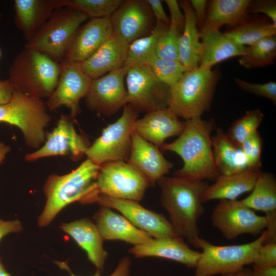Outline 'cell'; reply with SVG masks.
<instances>
[{
    "instance_id": "cell-1",
    "label": "cell",
    "mask_w": 276,
    "mask_h": 276,
    "mask_svg": "<svg viewBox=\"0 0 276 276\" xmlns=\"http://www.w3.org/2000/svg\"><path fill=\"white\" fill-rule=\"evenodd\" d=\"M160 201L177 235L197 248L199 236L198 221L204 213L201 196L209 185L173 176H164L157 182Z\"/></svg>"
},
{
    "instance_id": "cell-2",
    "label": "cell",
    "mask_w": 276,
    "mask_h": 276,
    "mask_svg": "<svg viewBox=\"0 0 276 276\" xmlns=\"http://www.w3.org/2000/svg\"><path fill=\"white\" fill-rule=\"evenodd\" d=\"M181 134L173 142L160 148L175 153L182 159V167L174 176L194 181L214 180L219 175L216 168L212 146L213 120L201 117L186 120Z\"/></svg>"
},
{
    "instance_id": "cell-3",
    "label": "cell",
    "mask_w": 276,
    "mask_h": 276,
    "mask_svg": "<svg viewBox=\"0 0 276 276\" xmlns=\"http://www.w3.org/2000/svg\"><path fill=\"white\" fill-rule=\"evenodd\" d=\"M100 167L86 158L68 173L49 176L43 188L45 203L38 217V226L49 225L63 209L73 202L94 203L98 195L96 179Z\"/></svg>"
},
{
    "instance_id": "cell-4",
    "label": "cell",
    "mask_w": 276,
    "mask_h": 276,
    "mask_svg": "<svg viewBox=\"0 0 276 276\" xmlns=\"http://www.w3.org/2000/svg\"><path fill=\"white\" fill-rule=\"evenodd\" d=\"M8 73L7 80L15 91L42 100L55 90L60 65L45 55L25 47L13 59Z\"/></svg>"
},
{
    "instance_id": "cell-5",
    "label": "cell",
    "mask_w": 276,
    "mask_h": 276,
    "mask_svg": "<svg viewBox=\"0 0 276 276\" xmlns=\"http://www.w3.org/2000/svg\"><path fill=\"white\" fill-rule=\"evenodd\" d=\"M219 77L217 71L201 65L185 71L169 88L168 107L185 120L201 117L210 108Z\"/></svg>"
},
{
    "instance_id": "cell-6",
    "label": "cell",
    "mask_w": 276,
    "mask_h": 276,
    "mask_svg": "<svg viewBox=\"0 0 276 276\" xmlns=\"http://www.w3.org/2000/svg\"><path fill=\"white\" fill-rule=\"evenodd\" d=\"M42 99L14 91L7 103L0 105V123L17 127L27 146L39 149L45 140V129L52 120Z\"/></svg>"
},
{
    "instance_id": "cell-7",
    "label": "cell",
    "mask_w": 276,
    "mask_h": 276,
    "mask_svg": "<svg viewBox=\"0 0 276 276\" xmlns=\"http://www.w3.org/2000/svg\"><path fill=\"white\" fill-rule=\"evenodd\" d=\"M264 239V231L255 240L241 244L217 245L200 238L197 248L201 251L194 276L222 275L252 264Z\"/></svg>"
},
{
    "instance_id": "cell-8",
    "label": "cell",
    "mask_w": 276,
    "mask_h": 276,
    "mask_svg": "<svg viewBox=\"0 0 276 276\" xmlns=\"http://www.w3.org/2000/svg\"><path fill=\"white\" fill-rule=\"evenodd\" d=\"M87 16L72 8L64 7L55 10L25 47L35 50L60 62L81 24Z\"/></svg>"
},
{
    "instance_id": "cell-9",
    "label": "cell",
    "mask_w": 276,
    "mask_h": 276,
    "mask_svg": "<svg viewBox=\"0 0 276 276\" xmlns=\"http://www.w3.org/2000/svg\"><path fill=\"white\" fill-rule=\"evenodd\" d=\"M139 113L129 104L124 106L120 117L105 127L101 135L87 148V158L99 166L107 162L126 161L130 151L133 125Z\"/></svg>"
},
{
    "instance_id": "cell-10",
    "label": "cell",
    "mask_w": 276,
    "mask_h": 276,
    "mask_svg": "<svg viewBox=\"0 0 276 276\" xmlns=\"http://www.w3.org/2000/svg\"><path fill=\"white\" fill-rule=\"evenodd\" d=\"M96 187L98 195L139 202L150 186L135 168L126 161L119 160L100 165Z\"/></svg>"
},
{
    "instance_id": "cell-11",
    "label": "cell",
    "mask_w": 276,
    "mask_h": 276,
    "mask_svg": "<svg viewBox=\"0 0 276 276\" xmlns=\"http://www.w3.org/2000/svg\"><path fill=\"white\" fill-rule=\"evenodd\" d=\"M126 83L128 104L139 112H150L168 107L169 87L159 80L148 65L129 67Z\"/></svg>"
},
{
    "instance_id": "cell-12",
    "label": "cell",
    "mask_w": 276,
    "mask_h": 276,
    "mask_svg": "<svg viewBox=\"0 0 276 276\" xmlns=\"http://www.w3.org/2000/svg\"><path fill=\"white\" fill-rule=\"evenodd\" d=\"M211 219L213 226L227 239L244 234L260 235L267 225L265 216L257 215L238 199L220 200L212 211Z\"/></svg>"
},
{
    "instance_id": "cell-13",
    "label": "cell",
    "mask_w": 276,
    "mask_h": 276,
    "mask_svg": "<svg viewBox=\"0 0 276 276\" xmlns=\"http://www.w3.org/2000/svg\"><path fill=\"white\" fill-rule=\"evenodd\" d=\"M94 203L115 210L153 238L179 237L164 215L144 207L138 201L99 194Z\"/></svg>"
},
{
    "instance_id": "cell-14",
    "label": "cell",
    "mask_w": 276,
    "mask_h": 276,
    "mask_svg": "<svg viewBox=\"0 0 276 276\" xmlns=\"http://www.w3.org/2000/svg\"><path fill=\"white\" fill-rule=\"evenodd\" d=\"M127 70L123 66L93 79L85 97L88 108L99 114L109 117L127 105L128 96L124 84Z\"/></svg>"
},
{
    "instance_id": "cell-15",
    "label": "cell",
    "mask_w": 276,
    "mask_h": 276,
    "mask_svg": "<svg viewBox=\"0 0 276 276\" xmlns=\"http://www.w3.org/2000/svg\"><path fill=\"white\" fill-rule=\"evenodd\" d=\"M89 145L76 131L71 118L61 114L56 126L45 134L43 144L36 151L26 154L27 162H34L52 156H66L74 161L79 160Z\"/></svg>"
},
{
    "instance_id": "cell-16",
    "label": "cell",
    "mask_w": 276,
    "mask_h": 276,
    "mask_svg": "<svg viewBox=\"0 0 276 276\" xmlns=\"http://www.w3.org/2000/svg\"><path fill=\"white\" fill-rule=\"evenodd\" d=\"M59 63L60 74L58 83L45 104L50 111L64 106L69 109L71 117L75 118L80 112V101L86 96L93 79L77 64L65 60Z\"/></svg>"
},
{
    "instance_id": "cell-17",
    "label": "cell",
    "mask_w": 276,
    "mask_h": 276,
    "mask_svg": "<svg viewBox=\"0 0 276 276\" xmlns=\"http://www.w3.org/2000/svg\"><path fill=\"white\" fill-rule=\"evenodd\" d=\"M153 17L147 0L123 1L109 18L112 34L129 45L152 30Z\"/></svg>"
},
{
    "instance_id": "cell-18",
    "label": "cell",
    "mask_w": 276,
    "mask_h": 276,
    "mask_svg": "<svg viewBox=\"0 0 276 276\" xmlns=\"http://www.w3.org/2000/svg\"><path fill=\"white\" fill-rule=\"evenodd\" d=\"M112 34L109 18H90L75 34L64 60L80 64L91 56Z\"/></svg>"
},
{
    "instance_id": "cell-19",
    "label": "cell",
    "mask_w": 276,
    "mask_h": 276,
    "mask_svg": "<svg viewBox=\"0 0 276 276\" xmlns=\"http://www.w3.org/2000/svg\"><path fill=\"white\" fill-rule=\"evenodd\" d=\"M126 162L142 173L151 187L165 176L173 167L172 163L165 157L158 147L133 131L130 151Z\"/></svg>"
},
{
    "instance_id": "cell-20",
    "label": "cell",
    "mask_w": 276,
    "mask_h": 276,
    "mask_svg": "<svg viewBox=\"0 0 276 276\" xmlns=\"http://www.w3.org/2000/svg\"><path fill=\"white\" fill-rule=\"evenodd\" d=\"M129 252L136 258H158L195 268L200 252L192 249L180 237L152 238L147 243L132 246Z\"/></svg>"
},
{
    "instance_id": "cell-21",
    "label": "cell",
    "mask_w": 276,
    "mask_h": 276,
    "mask_svg": "<svg viewBox=\"0 0 276 276\" xmlns=\"http://www.w3.org/2000/svg\"><path fill=\"white\" fill-rule=\"evenodd\" d=\"M93 221L104 241H120L135 246L153 238L123 215L108 207L100 206L93 216Z\"/></svg>"
},
{
    "instance_id": "cell-22",
    "label": "cell",
    "mask_w": 276,
    "mask_h": 276,
    "mask_svg": "<svg viewBox=\"0 0 276 276\" xmlns=\"http://www.w3.org/2000/svg\"><path fill=\"white\" fill-rule=\"evenodd\" d=\"M184 122L168 107L146 113L137 119L133 131L139 136L160 148L170 137L178 136L184 128Z\"/></svg>"
},
{
    "instance_id": "cell-23",
    "label": "cell",
    "mask_w": 276,
    "mask_h": 276,
    "mask_svg": "<svg viewBox=\"0 0 276 276\" xmlns=\"http://www.w3.org/2000/svg\"><path fill=\"white\" fill-rule=\"evenodd\" d=\"M61 229L68 235L86 254L88 260L101 272L104 269L108 253L103 239L94 222L82 218L68 223H62Z\"/></svg>"
},
{
    "instance_id": "cell-24",
    "label": "cell",
    "mask_w": 276,
    "mask_h": 276,
    "mask_svg": "<svg viewBox=\"0 0 276 276\" xmlns=\"http://www.w3.org/2000/svg\"><path fill=\"white\" fill-rule=\"evenodd\" d=\"M128 47L127 43L112 34L91 56L78 65L92 79L99 78L123 66Z\"/></svg>"
},
{
    "instance_id": "cell-25",
    "label": "cell",
    "mask_w": 276,
    "mask_h": 276,
    "mask_svg": "<svg viewBox=\"0 0 276 276\" xmlns=\"http://www.w3.org/2000/svg\"><path fill=\"white\" fill-rule=\"evenodd\" d=\"M62 0H15L14 22L27 41L45 24L53 12L62 8Z\"/></svg>"
},
{
    "instance_id": "cell-26",
    "label": "cell",
    "mask_w": 276,
    "mask_h": 276,
    "mask_svg": "<svg viewBox=\"0 0 276 276\" xmlns=\"http://www.w3.org/2000/svg\"><path fill=\"white\" fill-rule=\"evenodd\" d=\"M201 50L199 65L212 66L236 56H242L247 47L238 44L227 37L220 29L202 28L199 30Z\"/></svg>"
},
{
    "instance_id": "cell-27",
    "label": "cell",
    "mask_w": 276,
    "mask_h": 276,
    "mask_svg": "<svg viewBox=\"0 0 276 276\" xmlns=\"http://www.w3.org/2000/svg\"><path fill=\"white\" fill-rule=\"evenodd\" d=\"M261 172L248 169L228 175H219L205 188L201 200L204 203L214 200H236L243 194L251 192Z\"/></svg>"
},
{
    "instance_id": "cell-28",
    "label": "cell",
    "mask_w": 276,
    "mask_h": 276,
    "mask_svg": "<svg viewBox=\"0 0 276 276\" xmlns=\"http://www.w3.org/2000/svg\"><path fill=\"white\" fill-rule=\"evenodd\" d=\"M214 163L220 175H228L250 169L241 146L222 129L212 136Z\"/></svg>"
},
{
    "instance_id": "cell-29",
    "label": "cell",
    "mask_w": 276,
    "mask_h": 276,
    "mask_svg": "<svg viewBox=\"0 0 276 276\" xmlns=\"http://www.w3.org/2000/svg\"><path fill=\"white\" fill-rule=\"evenodd\" d=\"M178 3L185 16L184 27L179 41L178 60L186 71L199 65L200 32L189 1H181Z\"/></svg>"
},
{
    "instance_id": "cell-30",
    "label": "cell",
    "mask_w": 276,
    "mask_h": 276,
    "mask_svg": "<svg viewBox=\"0 0 276 276\" xmlns=\"http://www.w3.org/2000/svg\"><path fill=\"white\" fill-rule=\"evenodd\" d=\"M251 1H211L208 8L205 21L201 28H214L220 29L224 25H240L246 20Z\"/></svg>"
},
{
    "instance_id": "cell-31",
    "label": "cell",
    "mask_w": 276,
    "mask_h": 276,
    "mask_svg": "<svg viewBox=\"0 0 276 276\" xmlns=\"http://www.w3.org/2000/svg\"><path fill=\"white\" fill-rule=\"evenodd\" d=\"M252 210L262 211L265 214L276 211V179L273 174L261 172L250 194L241 200Z\"/></svg>"
},
{
    "instance_id": "cell-32",
    "label": "cell",
    "mask_w": 276,
    "mask_h": 276,
    "mask_svg": "<svg viewBox=\"0 0 276 276\" xmlns=\"http://www.w3.org/2000/svg\"><path fill=\"white\" fill-rule=\"evenodd\" d=\"M169 26L161 22H156L149 34L130 43L123 67L128 70L134 65H149L156 57L155 49L158 37Z\"/></svg>"
},
{
    "instance_id": "cell-33",
    "label": "cell",
    "mask_w": 276,
    "mask_h": 276,
    "mask_svg": "<svg viewBox=\"0 0 276 276\" xmlns=\"http://www.w3.org/2000/svg\"><path fill=\"white\" fill-rule=\"evenodd\" d=\"M236 43L250 46L260 40L276 34V26L261 20H245L224 33Z\"/></svg>"
},
{
    "instance_id": "cell-34",
    "label": "cell",
    "mask_w": 276,
    "mask_h": 276,
    "mask_svg": "<svg viewBox=\"0 0 276 276\" xmlns=\"http://www.w3.org/2000/svg\"><path fill=\"white\" fill-rule=\"evenodd\" d=\"M276 57V36L264 38L247 47L246 53L239 60L240 65L246 68L269 66Z\"/></svg>"
},
{
    "instance_id": "cell-35",
    "label": "cell",
    "mask_w": 276,
    "mask_h": 276,
    "mask_svg": "<svg viewBox=\"0 0 276 276\" xmlns=\"http://www.w3.org/2000/svg\"><path fill=\"white\" fill-rule=\"evenodd\" d=\"M123 0H62V7L76 10L90 18H110Z\"/></svg>"
},
{
    "instance_id": "cell-36",
    "label": "cell",
    "mask_w": 276,
    "mask_h": 276,
    "mask_svg": "<svg viewBox=\"0 0 276 276\" xmlns=\"http://www.w3.org/2000/svg\"><path fill=\"white\" fill-rule=\"evenodd\" d=\"M264 116V113L259 109L247 110L232 124L226 134L232 141L240 146L245 140L258 131Z\"/></svg>"
},
{
    "instance_id": "cell-37",
    "label": "cell",
    "mask_w": 276,
    "mask_h": 276,
    "mask_svg": "<svg viewBox=\"0 0 276 276\" xmlns=\"http://www.w3.org/2000/svg\"><path fill=\"white\" fill-rule=\"evenodd\" d=\"M149 65L156 78L169 87L174 85L186 71L179 60L157 57Z\"/></svg>"
},
{
    "instance_id": "cell-38",
    "label": "cell",
    "mask_w": 276,
    "mask_h": 276,
    "mask_svg": "<svg viewBox=\"0 0 276 276\" xmlns=\"http://www.w3.org/2000/svg\"><path fill=\"white\" fill-rule=\"evenodd\" d=\"M180 31L175 26L169 25L160 34L156 42L155 53L157 57L178 60L179 41Z\"/></svg>"
},
{
    "instance_id": "cell-39",
    "label": "cell",
    "mask_w": 276,
    "mask_h": 276,
    "mask_svg": "<svg viewBox=\"0 0 276 276\" xmlns=\"http://www.w3.org/2000/svg\"><path fill=\"white\" fill-rule=\"evenodd\" d=\"M240 146L250 169L260 171L263 140L258 131L245 140Z\"/></svg>"
},
{
    "instance_id": "cell-40",
    "label": "cell",
    "mask_w": 276,
    "mask_h": 276,
    "mask_svg": "<svg viewBox=\"0 0 276 276\" xmlns=\"http://www.w3.org/2000/svg\"><path fill=\"white\" fill-rule=\"evenodd\" d=\"M235 82L242 90L255 95L266 98L273 103L276 102V83L273 81L262 84L251 83L239 78H235Z\"/></svg>"
},
{
    "instance_id": "cell-41",
    "label": "cell",
    "mask_w": 276,
    "mask_h": 276,
    "mask_svg": "<svg viewBox=\"0 0 276 276\" xmlns=\"http://www.w3.org/2000/svg\"><path fill=\"white\" fill-rule=\"evenodd\" d=\"M252 265L258 267L276 266V243H263Z\"/></svg>"
},
{
    "instance_id": "cell-42",
    "label": "cell",
    "mask_w": 276,
    "mask_h": 276,
    "mask_svg": "<svg viewBox=\"0 0 276 276\" xmlns=\"http://www.w3.org/2000/svg\"><path fill=\"white\" fill-rule=\"evenodd\" d=\"M57 265L62 269L66 270L70 276H78L72 272L67 264L63 262H56ZM131 261L130 258L125 256L122 257L112 271L108 276H130L131 273ZM93 276H101V272L97 271Z\"/></svg>"
},
{
    "instance_id": "cell-43",
    "label": "cell",
    "mask_w": 276,
    "mask_h": 276,
    "mask_svg": "<svg viewBox=\"0 0 276 276\" xmlns=\"http://www.w3.org/2000/svg\"><path fill=\"white\" fill-rule=\"evenodd\" d=\"M248 13H263L270 18L272 24L276 26V2L271 0L251 1Z\"/></svg>"
},
{
    "instance_id": "cell-44",
    "label": "cell",
    "mask_w": 276,
    "mask_h": 276,
    "mask_svg": "<svg viewBox=\"0 0 276 276\" xmlns=\"http://www.w3.org/2000/svg\"><path fill=\"white\" fill-rule=\"evenodd\" d=\"M165 2L170 14V25L176 27L181 32L184 27L185 16L180 10L179 3L176 0H166Z\"/></svg>"
},
{
    "instance_id": "cell-45",
    "label": "cell",
    "mask_w": 276,
    "mask_h": 276,
    "mask_svg": "<svg viewBox=\"0 0 276 276\" xmlns=\"http://www.w3.org/2000/svg\"><path fill=\"white\" fill-rule=\"evenodd\" d=\"M267 225L263 243H276V211L265 214Z\"/></svg>"
},
{
    "instance_id": "cell-46",
    "label": "cell",
    "mask_w": 276,
    "mask_h": 276,
    "mask_svg": "<svg viewBox=\"0 0 276 276\" xmlns=\"http://www.w3.org/2000/svg\"><path fill=\"white\" fill-rule=\"evenodd\" d=\"M156 22L170 25V19L167 16L160 0H147Z\"/></svg>"
},
{
    "instance_id": "cell-47",
    "label": "cell",
    "mask_w": 276,
    "mask_h": 276,
    "mask_svg": "<svg viewBox=\"0 0 276 276\" xmlns=\"http://www.w3.org/2000/svg\"><path fill=\"white\" fill-rule=\"evenodd\" d=\"M189 2L194 11L198 26L201 28L206 18L208 1L206 0H190Z\"/></svg>"
},
{
    "instance_id": "cell-48",
    "label": "cell",
    "mask_w": 276,
    "mask_h": 276,
    "mask_svg": "<svg viewBox=\"0 0 276 276\" xmlns=\"http://www.w3.org/2000/svg\"><path fill=\"white\" fill-rule=\"evenodd\" d=\"M22 229V224L18 220L6 221L0 219V241L8 234L19 233Z\"/></svg>"
},
{
    "instance_id": "cell-49",
    "label": "cell",
    "mask_w": 276,
    "mask_h": 276,
    "mask_svg": "<svg viewBox=\"0 0 276 276\" xmlns=\"http://www.w3.org/2000/svg\"><path fill=\"white\" fill-rule=\"evenodd\" d=\"M14 89L9 81L0 79V105L8 102L11 98Z\"/></svg>"
},
{
    "instance_id": "cell-50",
    "label": "cell",
    "mask_w": 276,
    "mask_h": 276,
    "mask_svg": "<svg viewBox=\"0 0 276 276\" xmlns=\"http://www.w3.org/2000/svg\"><path fill=\"white\" fill-rule=\"evenodd\" d=\"M251 269L254 276H276V266L269 267L252 266Z\"/></svg>"
},
{
    "instance_id": "cell-51",
    "label": "cell",
    "mask_w": 276,
    "mask_h": 276,
    "mask_svg": "<svg viewBox=\"0 0 276 276\" xmlns=\"http://www.w3.org/2000/svg\"><path fill=\"white\" fill-rule=\"evenodd\" d=\"M221 276H254L252 269L244 267L238 271L222 275Z\"/></svg>"
},
{
    "instance_id": "cell-52",
    "label": "cell",
    "mask_w": 276,
    "mask_h": 276,
    "mask_svg": "<svg viewBox=\"0 0 276 276\" xmlns=\"http://www.w3.org/2000/svg\"><path fill=\"white\" fill-rule=\"evenodd\" d=\"M10 148L3 142H0V164L6 158V155L10 152Z\"/></svg>"
},
{
    "instance_id": "cell-53",
    "label": "cell",
    "mask_w": 276,
    "mask_h": 276,
    "mask_svg": "<svg viewBox=\"0 0 276 276\" xmlns=\"http://www.w3.org/2000/svg\"><path fill=\"white\" fill-rule=\"evenodd\" d=\"M0 276H12L6 269L0 258Z\"/></svg>"
},
{
    "instance_id": "cell-54",
    "label": "cell",
    "mask_w": 276,
    "mask_h": 276,
    "mask_svg": "<svg viewBox=\"0 0 276 276\" xmlns=\"http://www.w3.org/2000/svg\"><path fill=\"white\" fill-rule=\"evenodd\" d=\"M2 16V14L0 13V20L1 19ZM1 56H2V51H1V50L0 49V58H1Z\"/></svg>"
}]
</instances>
